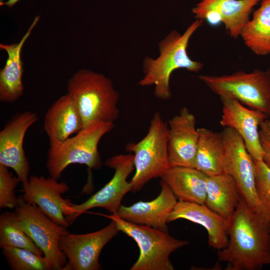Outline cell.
Segmentation results:
<instances>
[{"instance_id": "obj_30", "label": "cell", "mask_w": 270, "mask_h": 270, "mask_svg": "<svg viewBox=\"0 0 270 270\" xmlns=\"http://www.w3.org/2000/svg\"><path fill=\"white\" fill-rule=\"evenodd\" d=\"M22 0H7L6 2H0V6H5L8 8H12Z\"/></svg>"}, {"instance_id": "obj_29", "label": "cell", "mask_w": 270, "mask_h": 270, "mask_svg": "<svg viewBox=\"0 0 270 270\" xmlns=\"http://www.w3.org/2000/svg\"><path fill=\"white\" fill-rule=\"evenodd\" d=\"M259 136L264 152L263 161L270 168V119H266L260 124Z\"/></svg>"}, {"instance_id": "obj_25", "label": "cell", "mask_w": 270, "mask_h": 270, "mask_svg": "<svg viewBox=\"0 0 270 270\" xmlns=\"http://www.w3.org/2000/svg\"><path fill=\"white\" fill-rule=\"evenodd\" d=\"M14 246L29 250L43 256V252L24 230L17 213L5 212L0 216V246Z\"/></svg>"}, {"instance_id": "obj_2", "label": "cell", "mask_w": 270, "mask_h": 270, "mask_svg": "<svg viewBox=\"0 0 270 270\" xmlns=\"http://www.w3.org/2000/svg\"><path fill=\"white\" fill-rule=\"evenodd\" d=\"M204 21L196 19L180 34L170 32L158 44L159 56L156 58L146 56L144 60L143 78L138 82L142 86H154V95L162 100L172 97L170 82L172 73L178 68L198 72L204 68L200 62L192 60L188 53L189 41Z\"/></svg>"}, {"instance_id": "obj_1", "label": "cell", "mask_w": 270, "mask_h": 270, "mask_svg": "<svg viewBox=\"0 0 270 270\" xmlns=\"http://www.w3.org/2000/svg\"><path fill=\"white\" fill-rule=\"evenodd\" d=\"M228 270H256L270 266V228L240 198L230 221L226 246L218 250Z\"/></svg>"}, {"instance_id": "obj_17", "label": "cell", "mask_w": 270, "mask_h": 270, "mask_svg": "<svg viewBox=\"0 0 270 270\" xmlns=\"http://www.w3.org/2000/svg\"><path fill=\"white\" fill-rule=\"evenodd\" d=\"M160 184V194L154 200L140 201L130 206L120 205L114 214L130 222L167 232L166 224L178 202L177 198L164 182L161 180Z\"/></svg>"}, {"instance_id": "obj_3", "label": "cell", "mask_w": 270, "mask_h": 270, "mask_svg": "<svg viewBox=\"0 0 270 270\" xmlns=\"http://www.w3.org/2000/svg\"><path fill=\"white\" fill-rule=\"evenodd\" d=\"M68 94L82 118L84 128L96 122H114L118 116L120 95L104 74L80 69L68 80Z\"/></svg>"}, {"instance_id": "obj_16", "label": "cell", "mask_w": 270, "mask_h": 270, "mask_svg": "<svg viewBox=\"0 0 270 270\" xmlns=\"http://www.w3.org/2000/svg\"><path fill=\"white\" fill-rule=\"evenodd\" d=\"M196 118L187 107L168 122V152L171 167L195 168L198 132Z\"/></svg>"}, {"instance_id": "obj_9", "label": "cell", "mask_w": 270, "mask_h": 270, "mask_svg": "<svg viewBox=\"0 0 270 270\" xmlns=\"http://www.w3.org/2000/svg\"><path fill=\"white\" fill-rule=\"evenodd\" d=\"M104 164L114 170L112 178L100 190L84 202L72 204L66 216L70 224L88 210L102 208L112 214L117 212L124 196L132 190L126 180L134 168V155L130 154L115 155L108 158Z\"/></svg>"}, {"instance_id": "obj_12", "label": "cell", "mask_w": 270, "mask_h": 270, "mask_svg": "<svg viewBox=\"0 0 270 270\" xmlns=\"http://www.w3.org/2000/svg\"><path fill=\"white\" fill-rule=\"evenodd\" d=\"M38 120L31 111L18 113L0 132V164L12 168L26 186L29 180L30 165L23 148L28 128Z\"/></svg>"}, {"instance_id": "obj_24", "label": "cell", "mask_w": 270, "mask_h": 270, "mask_svg": "<svg viewBox=\"0 0 270 270\" xmlns=\"http://www.w3.org/2000/svg\"><path fill=\"white\" fill-rule=\"evenodd\" d=\"M195 168L208 176L222 173L224 144L222 132L198 128Z\"/></svg>"}, {"instance_id": "obj_11", "label": "cell", "mask_w": 270, "mask_h": 270, "mask_svg": "<svg viewBox=\"0 0 270 270\" xmlns=\"http://www.w3.org/2000/svg\"><path fill=\"white\" fill-rule=\"evenodd\" d=\"M116 224L112 220L104 228L85 234L69 232L62 235L58 242L60 249L68 260L63 270H98L100 253L119 232Z\"/></svg>"}, {"instance_id": "obj_19", "label": "cell", "mask_w": 270, "mask_h": 270, "mask_svg": "<svg viewBox=\"0 0 270 270\" xmlns=\"http://www.w3.org/2000/svg\"><path fill=\"white\" fill-rule=\"evenodd\" d=\"M40 18L36 16L28 30L18 42L12 44H0V48L6 52L8 58L4 68L0 70V100L13 102L22 95L23 62L21 54L24 45L30 35Z\"/></svg>"}, {"instance_id": "obj_27", "label": "cell", "mask_w": 270, "mask_h": 270, "mask_svg": "<svg viewBox=\"0 0 270 270\" xmlns=\"http://www.w3.org/2000/svg\"><path fill=\"white\" fill-rule=\"evenodd\" d=\"M256 186L259 205L256 213L270 226V168L263 161L254 160Z\"/></svg>"}, {"instance_id": "obj_10", "label": "cell", "mask_w": 270, "mask_h": 270, "mask_svg": "<svg viewBox=\"0 0 270 270\" xmlns=\"http://www.w3.org/2000/svg\"><path fill=\"white\" fill-rule=\"evenodd\" d=\"M224 144L222 172L234 180L242 198L256 212L258 205L256 186L255 166L239 134L226 127L222 132Z\"/></svg>"}, {"instance_id": "obj_6", "label": "cell", "mask_w": 270, "mask_h": 270, "mask_svg": "<svg viewBox=\"0 0 270 270\" xmlns=\"http://www.w3.org/2000/svg\"><path fill=\"white\" fill-rule=\"evenodd\" d=\"M96 214L114 221L120 232L137 243L140 255L130 270H174L170 254L188 244V241L176 238L167 232L130 222L115 214Z\"/></svg>"}, {"instance_id": "obj_23", "label": "cell", "mask_w": 270, "mask_h": 270, "mask_svg": "<svg viewBox=\"0 0 270 270\" xmlns=\"http://www.w3.org/2000/svg\"><path fill=\"white\" fill-rule=\"evenodd\" d=\"M260 6L244 26L240 36L255 54H270V0H262Z\"/></svg>"}, {"instance_id": "obj_26", "label": "cell", "mask_w": 270, "mask_h": 270, "mask_svg": "<svg viewBox=\"0 0 270 270\" xmlns=\"http://www.w3.org/2000/svg\"><path fill=\"white\" fill-rule=\"evenodd\" d=\"M2 254L13 270H50L44 256H38L31 250L14 246L2 248Z\"/></svg>"}, {"instance_id": "obj_13", "label": "cell", "mask_w": 270, "mask_h": 270, "mask_svg": "<svg viewBox=\"0 0 270 270\" xmlns=\"http://www.w3.org/2000/svg\"><path fill=\"white\" fill-rule=\"evenodd\" d=\"M65 182H58L52 177L31 176L21 196L26 202L36 204L41 211L56 224L67 228L70 224L66 216L72 204L62 194L69 190Z\"/></svg>"}, {"instance_id": "obj_5", "label": "cell", "mask_w": 270, "mask_h": 270, "mask_svg": "<svg viewBox=\"0 0 270 270\" xmlns=\"http://www.w3.org/2000/svg\"><path fill=\"white\" fill-rule=\"evenodd\" d=\"M168 126L160 112H155L148 133L140 141L128 143V152L134 153L135 174L132 191L140 190L150 180L161 177L171 167L168 152Z\"/></svg>"}, {"instance_id": "obj_4", "label": "cell", "mask_w": 270, "mask_h": 270, "mask_svg": "<svg viewBox=\"0 0 270 270\" xmlns=\"http://www.w3.org/2000/svg\"><path fill=\"white\" fill-rule=\"evenodd\" d=\"M114 127V122H96L64 141L50 140L46 168L50 176L58 180L65 168L73 164H84L90 169L100 168L98 144Z\"/></svg>"}, {"instance_id": "obj_15", "label": "cell", "mask_w": 270, "mask_h": 270, "mask_svg": "<svg viewBox=\"0 0 270 270\" xmlns=\"http://www.w3.org/2000/svg\"><path fill=\"white\" fill-rule=\"evenodd\" d=\"M222 108L220 125L236 130L242 138L254 160H263L264 152L259 136L260 124L268 118L262 111L246 107L236 100L221 98Z\"/></svg>"}, {"instance_id": "obj_31", "label": "cell", "mask_w": 270, "mask_h": 270, "mask_svg": "<svg viewBox=\"0 0 270 270\" xmlns=\"http://www.w3.org/2000/svg\"></svg>"}, {"instance_id": "obj_8", "label": "cell", "mask_w": 270, "mask_h": 270, "mask_svg": "<svg viewBox=\"0 0 270 270\" xmlns=\"http://www.w3.org/2000/svg\"><path fill=\"white\" fill-rule=\"evenodd\" d=\"M15 208L22 228L43 252L50 270H63L68 259L60 249L58 242L60 236L68 230L48 218L36 204L26 202L21 196L18 197Z\"/></svg>"}, {"instance_id": "obj_14", "label": "cell", "mask_w": 270, "mask_h": 270, "mask_svg": "<svg viewBox=\"0 0 270 270\" xmlns=\"http://www.w3.org/2000/svg\"><path fill=\"white\" fill-rule=\"evenodd\" d=\"M262 0H200L192 12L196 19L206 20L210 26L223 23L228 34L237 38L254 6Z\"/></svg>"}, {"instance_id": "obj_21", "label": "cell", "mask_w": 270, "mask_h": 270, "mask_svg": "<svg viewBox=\"0 0 270 270\" xmlns=\"http://www.w3.org/2000/svg\"><path fill=\"white\" fill-rule=\"evenodd\" d=\"M208 176L194 168L172 166L160 177L179 200L205 204Z\"/></svg>"}, {"instance_id": "obj_18", "label": "cell", "mask_w": 270, "mask_h": 270, "mask_svg": "<svg viewBox=\"0 0 270 270\" xmlns=\"http://www.w3.org/2000/svg\"><path fill=\"white\" fill-rule=\"evenodd\" d=\"M180 218L205 228L208 232V244L214 249L218 250L226 246L230 222L206 204L178 200L168 218V222Z\"/></svg>"}, {"instance_id": "obj_28", "label": "cell", "mask_w": 270, "mask_h": 270, "mask_svg": "<svg viewBox=\"0 0 270 270\" xmlns=\"http://www.w3.org/2000/svg\"><path fill=\"white\" fill-rule=\"evenodd\" d=\"M20 180L17 176H14L8 168L0 164V208H15L18 198L14 189Z\"/></svg>"}, {"instance_id": "obj_20", "label": "cell", "mask_w": 270, "mask_h": 270, "mask_svg": "<svg viewBox=\"0 0 270 270\" xmlns=\"http://www.w3.org/2000/svg\"><path fill=\"white\" fill-rule=\"evenodd\" d=\"M83 128L80 114L68 93L53 103L45 114L44 129L50 140L64 141Z\"/></svg>"}, {"instance_id": "obj_22", "label": "cell", "mask_w": 270, "mask_h": 270, "mask_svg": "<svg viewBox=\"0 0 270 270\" xmlns=\"http://www.w3.org/2000/svg\"><path fill=\"white\" fill-rule=\"evenodd\" d=\"M206 188L205 204L230 222L241 197L234 180L223 172L208 176Z\"/></svg>"}, {"instance_id": "obj_7", "label": "cell", "mask_w": 270, "mask_h": 270, "mask_svg": "<svg viewBox=\"0 0 270 270\" xmlns=\"http://www.w3.org/2000/svg\"><path fill=\"white\" fill-rule=\"evenodd\" d=\"M198 78L220 98L236 100L270 119V68L220 76L200 75Z\"/></svg>"}]
</instances>
